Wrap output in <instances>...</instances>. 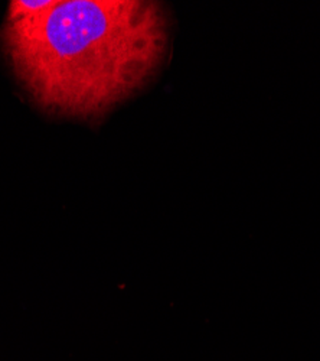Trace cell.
<instances>
[{
	"label": "cell",
	"instance_id": "cell-1",
	"mask_svg": "<svg viewBox=\"0 0 320 361\" xmlns=\"http://www.w3.org/2000/svg\"><path fill=\"white\" fill-rule=\"evenodd\" d=\"M12 70L44 110L97 118L148 85L165 63L170 19L148 0H56L8 18Z\"/></svg>",
	"mask_w": 320,
	"mask_h": 361
}]
</instances>
